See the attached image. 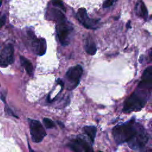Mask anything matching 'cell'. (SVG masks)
Wrapping results in <instances>:
<instances>
[{
    "label": "cell",
    "mask_w": 152,
    "mask_h": 152,
    "mask_svg": "<svg viewBox=\"0 0 152 152\" xmlns=\"http://www.w3.org/2000/svg\"><path fill=\"white\" fill-rule=\"evenodd\" d=\"M152 90V66L143 72L142 79L134 93L124 102L123 112L130 113L141 110L151 96Z\"/></svg>",
    "instance_id": "6da1fadb"
},
{
    "label": "cell",
    "mask_w": 152,
    "mask_h": 152,
    "mask_svg": "<svg viewBox=\"0 0 152 152\" xmlns=\"http://www.w3.org/2000/svg\"><path fill=\"white\" fill-rule=\"evenodd\" d=\"M142 126L132 119L124 124L117 125L113 129V138L117 144L128 142L137 133Z\"/></svg>",
    "instance_id": "7a4b0ae2"
},
{
    "label": "cell",
    "mask_w": 152,
    "mask_h": 152,
    "mask_svg": "<svg viewBox=\"0 0 152 152\" xmlns=\"http://www.w3.org/2000/svg\"><path fill=\"white\" fill-rule=\"evenodd\" d=\"M58 39L62 46L68 45L71 40L73 34V27L66 18L57 22L56 26Z\"/></svg>",
    "instance_id": "3957f363"
},
{
    "label": "cell",
    "mask_w": 152,
    "mask_h": 152,
    "mask_svg": "<svg viewBox=\"0 0 152 152\" xmlns=\"http://www.w3.org/2000/svg\"><path fill=\"white\" fill-rule=\"evenodd\" d=\"M83 71V68L80 65L69 68L65 74V78L68 81V89L72 90L77 86L80 83Z\"/></svg>",
    "instance_id": "277c9868"
},
{
    "label": "cell",
    "mask_w": 152,
    "mask_h": 152,
    "mask_svg": "<svg viewBox=\"0 0 152 152\" xmlns=\"http://www.w3.org/2000/svg\"><path fill=\"white\" fill-rule=\"evenodd\" d=\"M30 130L32 141L34 142H41L46 135V132L42 124L37 120L30 119Z\"/></svg>",
    "instance_id": "5b68a950"
},
{
    "label": "cell",
    "mask_w": 152,
    "mask_h": 152,
    "mask_svg": "<svg viewBox=\"0 0 152 152\" xmlns=\"http://www.w3.org/2000/svg\"><path fill=\"white\" fill-rule=\"evenodd\" d=\"M148 134L142 126L135 136L128 142V145L134 150L141 149L148 141Z\"/></svg>",
    "instance_id": "8992f818"
},
{
    "label": "cell",
    "mask_w": 152,
    "mask_h": 152,
    "mask_svg": "<svg viewBox=\"0 0 152 152\" xmlns=\"http://www.w3.org/2000/svg\"><path fill=\"white\" fill-rule=\"evenodd\" d=\"M76 17L78 21L84 27L87 28H96L99 22V20L92 19L89 18L86 9L84 8H81L78 9L76 13Z\"/></svg>",
    "instance_id": "52a82bcc"
},
{
    "label": "cell",
    "mask_w": 152,
    "mask_h": 152,
    "mask_svg": "<svg viewBox=\"0 0 152 152\" xmlns=\"http://www.w3.org/2000/svg\"><path fill=\"white\" fill-rule=\"evenodd\" d=\"M28 34L31 39V45L36 53L40 56L43 55L46 53L47 46L45 39L43 38H36L34 34L30 31L28 32Z\"/></svg>",
    "instance_id": "ba28073f"
},
{
    "label": "cell",
    "mask_w": 152,
    "mask_h": 152,
    "mask_svg": "<svg viewBox=\"0 0 152 152\" xmlns=\"http://www.w3.org/2000/svg\"><path fill=\"white\" fill-rule=\"evenodd\" d=\"M5 64L8 65L14 61V48L12 45L8 44L1 49L0 54Z\"/></svg>",
    "instance_id": "9c48e42d"
},
{
    "label": "cell",
    "mask_w": 152,
    "mask_h": 152,
    "mask_svg": "<svg viewBox=\"0 0 152 152\" xmlns=\"http://www.w3.org/2000/svg\"><path fill=\"white\" fill-rule=\"evenodd\" d=\"M84 47L86 52L90 55H94L96 53L97 49L95 43L90 35L87 36L85 39Z\"/></svg>",
    "instance_id": "30bf717a"
},
{
    "label": "cell",
    "mask_w": 152,
    "mask_h": 152,
    "mask_svg": "<svg viewBox=\"0 0 152 152\" xmlns=\"http://www.w3.org/2000/svg\"><path fill=\"white\" fill-rule=\"evenodd\" d=\"M137 14L138 16L143 18L145 20H147L148 17V11L147 8L142 1H139L137 2L135 7Z\"/></svg>",
    "instance_id": "8fae6325"
},
{
    "label": "cell",
    "mask_w": 152,
    "mask_h": 152,
    "mask_svg": "<svg viewBox=\"0 0 152 152\" xmlns=\"http://www.w3.org/2000/svg\"><path fill=\"white\" fill-rule=\"evenodd\" d=\"M20 60L21 64L24 67V68H25L26 71H27V72L28 73V74L31 75L33 74V65L31 63V62L23 56H20Z\"/></svg>",
    "instance_id": "7c38bea8"
},
{
    "label": "cell",
    "mask_w": 152,
    "mask_h": 152,
    "mask_svg": "<svg viewBox=\"0 0 152 152\" xmlns=\"http://www.w3.org/2000/svg\"><path fill=\"white\" fill-rule=\"evenodd\" d=\"M84 131L86 132V134L88 135L91 141L93 142L96 134V128L94 126H86L84 127Z\"/></svg>",
    "instance_id": "4fadbf2b"
},
{
    "label": "cell",
    "mask_w": 152,
    "mask_h": 152,
    "mask_svg": "<svg viewBox=\"0 0 152 152\" xmlns=\"http://www.w3.org/2000/svg\"><path fill=\"white\" fill-rule=\"evenodd\" d=\"M77 141H78V142L80 144L83 151L84 152H94L91 146L84 139L78 137L77 138H76Z\"/></svg>",
    "instance_id": "5bb4252c"
},
{
    "label": "cell",
    "mask_w": 152,
    "mask_h": 152,
    "mask_svg": "<svg viewBox=\"0 0 152 152\" xmlns=\"http://www.w3.org/2000/svg\"><path fill=\"white\" fill-rule=\"evenodd\" d=\"M68 146L74 152H83L80 144L78 142L76 139L70 142L68 144Z\"/></svg>",
    "instance_id": "9a60e30c"
},
{
    "label": "cell",
    "mask_w": 152,
    "mask_h": 152,
    "mask_svg": "<svg viewBox=\"0 0 152 152\" xmlns=\"http://www.w3.org/2000/svg\"><path fill=\"white\" fill-rule=\"evenodd\" d=\"M43 122L44 125L46 126V128H47L48 129L52 128L55 127V126L54 122L49 118H45L43 120Z\"/></svg>",
    "instance_id": "2e32d148"
},
{
    "label": "cell",
    "mask_w": 152,
    "mask_h": 152,
    "mask_svg": "<svg viewBox=\"0 0 152 152\" xmlns=\"http://www.w3.org/2000/svg\"><path fill=\"white\" fill-rule=\"evenodd\" d=\"M114 1H112V0H107V1H106L103 2V8H109L110 7V6H112L113 5V4L114 3Z\"/></svg>",
    "instance_id": "e0dca14e"
},
{
    "label": "cell",
    "mask_w": 152,
    "mask_h": 152,
    "mask_svg": "<svg viewBox=\"0 0 152 152\" xmlns=\"http://www.w3.org/2000/svg\"><path fill=\"white\" fill-rule=\"evenodd\" d=\"M53 4L54 5L58 6V7L61 8L62 10H64V11H65V7L62 4V2L61 1H53Z\"/></svg>",
    "instance_id": "ac0fdd59"
},
{
    "label": "cell",
    "mask_w": 152,
    "mask_h": 152,
    "mask_svg": "<svg viewBox=\"0 0 152 152\" xmlns=\"http://www.w3.org/2000/svg\"><path fill=\"white\" fill-rule=\"evenodd\" d=\"M5 20H6V18L5 15H1V13H0V29L2 27V26L5 24Z\"/></svg>",
    "instance_id": "d6986e66"
},
{
    "label": "cell",
    "mask_w": 152,
    "mask_h": 152,
    "mask_svg": "<svg viewBox=\"0 0 152 152\" xmlns=\"http://www.w3.org/2000/svg\"><path fill=\"white\" fill-rule=\"evenodd\" d=\"M6 92H4V91L0 93V98L2 102H5V97H6Z\"/></svg>",
    "instance_id": "ffe728a7"
},
{
    "label": "cell",
    "mask_w": 152,
    "mask_h": 152,
    "mask_svg": "<svg viewBox=\"0 0 152 152\" xmlns=\"http://www.w3.org/2000/svg\"><path fill=\"white\" fill-rule=\"evenodd\" d=\"M7 66H8V65L5 64V61H4V59H2V58L1 57V56L0 55V66H1V67H5Z\"/></svg>",
    "instance_id": "44dd1931"
},
{
    "label": "cell",
    "mask_w": 152,
    "mask_h": 152,
    "mask_svg": "<svg viewBox=\"0 0 152 152\" xmlns=\"http://www.w3.org/2000/svg\"><path fill=\"white\" fill-rule=\"evenodd\" d=\"M5 111L7 112V113L8 114H9V115H12V116H15V117H17V116H15V115H14V113H13V112L10 110V109L8 107H5Z\"/></svg>",
    "instance_id": "7402d4cb"
},
{
    "label": "cell",
    "mask_w": 152,
    "mask_h": 152,
    "mask_svg": "<svg viewBox=\"0 0 152 152\" xmlns=\"http://www.w3.org/2000/svg\"><path fill=\"white\" fill-rule=\"evenodd\" d=\"M57 83H58V84H59L62 86V87H64V83H63V82H62V81L61 80H60V79H58V80H57Z\"/></svg>",
    "instance_id": "603a6c76"
},
{
    "label": "cell",
    "mask_w": 152,
    "mask_h": 152,
    "mask_svg": "<svg viewBox=\"0 0 152 152\" xmlns=\"http://www.w3.org/2000/svg\"><path fill=\"white\" fill-rule=\"evenodd\" d=\"M144 152H152V151H151V150L150 149V150H148L147 151H144Z\"/></svg>",
    "instance_id": "cb8c5ba5"
},
{
    "label": "cell",
    "mask_w": 152,
    "mask_h": 152,
    "mask_svg": "<svg viewBox=\"0 0 152 152\" xmlns=\"http://www.w3.org/2000/svg\"><path fill=\"white\" fill-rule=\"evenodd\" d=\"M1 4H2V1H0V7H1Z\"/></svg>",
    "instance_id": "d4e9b609"
}]
</instances>
